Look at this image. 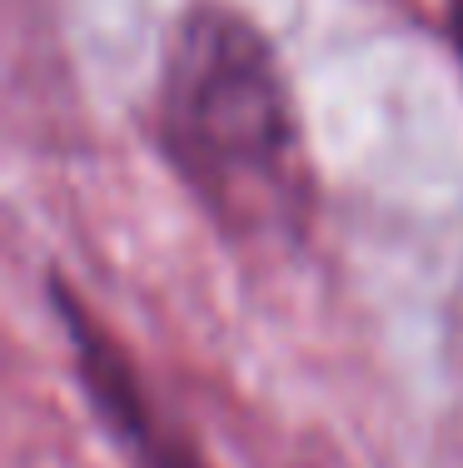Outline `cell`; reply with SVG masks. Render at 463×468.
Returning a JSON list of instances; mask_svg holds the SVG:
<instances>
[{"label":"cell","instance_id":"cell-1","mask_svg":"<svg viewBox=\"0 0 463 468\" xmlns=\"http://www.w3.org/2000/svg\"><path fill=\"white\" fill-rule=\"evenodd\" d=\"M154 150L200 215L245 250L300 244L314 165L279 50L245 10L190 0L154 75Z\"/></svg>","mask_w":463,"mask_h":468},{"label":"cell","instance_id":"cell-2","mask_svg":"<svg viewBox=\"0 0 463 468\" xmlns=\"http://www.w3.org/2000/svg\"><path fill=\"white\" fill-rule=\"evenodd\" d=\"M50 304L65 329V344H70V364H75L85 399H90L95 419L110 429V439L120 443V453L135 468H215L200 453V443L190 439V429L164 404H154V394H150L145 374L135 369L130 349L95 319L85 294H75L70 284L55 280Z\"/></svg>","mask_w":463,"mask_h":468},{"label":"cell","instance_id":"cell-3","mask_svg":"<svg viewBox=\"0 0 463 468\" xmlns=\"http://www.w3.org/2000/svg\"><path fill=\"white\" fill-rule=\"evenodd\" d=\"M444 26H448L454 60H458V70H463V0H444Z\"/></svg>","mask_w":463,"mask_h":468}]
</instances>
